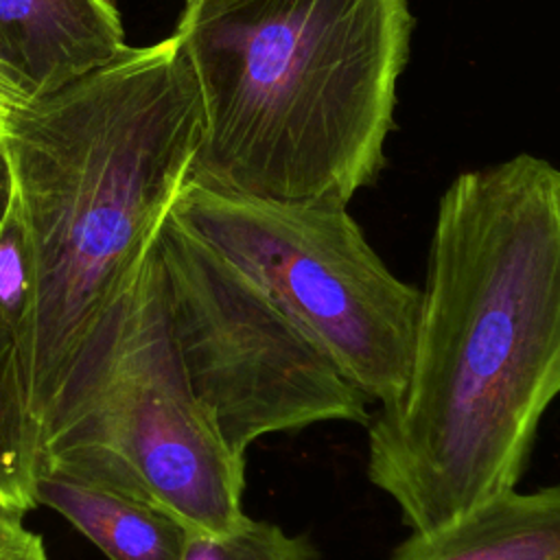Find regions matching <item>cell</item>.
Masks as SVG:
<instances>
[{
  "instance_id": "cell-1",
  "label": "cell",
  "mask_w": 560,
  "mask_h": 560,
  "mask_svg": "<svg viewBox=\"0 0 560 560\" xmlns=\"http://www.w3.org/2000/svg\"><path fill=\"white\" fill-rule=\"evenodd\" d=\"M560 396V168L527 153L442 192L402 392L368 422V479L411 532L518 486Z\"/></svg>"
},
{
  "instance_id": "cell-2",
  "label": "cell",
  "mask_w": 560,
  "mask_h": 560,
  "mask_svg": "<svg viewBox=\"0 0 560 560\" xmlns=\"http://www.w3.org/2000/svg\"><path fill=\"white\" fill-rule=\"evenodd\" d=\"M201 127L175 31L7 114L0 133L37 273L28 363L37 438L186 186Z\"/></svg>"
},
{
  "instance_id": "cell-3",
  "label": "cell",
  "mask_w": 560,
  "mask_h": 560,
  "mask_svg": "<svg viewBox=\"0 0 560 560\" xmlns=\"http://www.w3.org/2000/svg\"><path fill=\"white\" fill-rule=\"evenodd\" d=\"M411 28L407 0H184L203 116L188 182L348 206L383 168Z\"/></svg>"
},
{
  "instance_id": "cell-4",
  "label": "cell",
  "mask_w": 560,
  "mask_h": 560,
  "mask_svg": "<svg viewBox=\"0 0 560 560\" xmlns=\"http://www.w3.org/2000/svg\"><path fill=\"white\" fill-rule=\"evenodd\" d=\"M35 472L151 501L188 532L223 534L247 518L245 455L225 444L192 394L153 241L42 424Z\"/></svg>"
},
{
  "instance_id": "cell-5",
  "label": "cell",
  "mask_w": 560,
  "mask_h": 560,
  "mask_svg": "<svg viewBox=\"0 0 560 560\" xmlns=\"http://www.w3.org/2000/svg\"><path fill=\"white\" fill-rule=\"evenodd\" d=\"M171 217L249 278L368 402L405 387L420 287L400 280L339 203L276 201L186 182Z\"/></svg>"
},
{
  "instance_id": "cell-6",
  "label": "cell",
  "mask_w": 560,
  "mask_h": 560,
  "mask_svg": "<svg viewBox=\"0 0 560 560\" xmlns=\"http://www.w3.org/2000/svg\"><path fill=\"white\" fill-rule=\"evenodd\" d=\"M153 252L192 394L234 453L322 422L368 427L370 402L326 352L171 212Z\"/></svg>"
},
{
  "instance_id": "cell-7",
  "label": "cell",
  "mask_w": 560,
  "mask_h": 560,
  "mask_svg": "<svg viewBox=\"0 0 560 560\" xmlns=\"http://www.w3.org/2000/svg\"><path fill=\"white\" fill-rule=\"evenodd\" d=\"M125 48L112 0H0V66L26 98L66 85Z\"/></svg>"
},
{
  "instance_id": "cell-8",
  "label": "cell",
  "mask_w": 560,
  "mask_h": 560,
  "mask_svg": "<svg viewBox=\"0 0 560 560\" xmlns=\"http://www.w3.org/2000/svg\"><path fill=\"white\" fill-rule=\"evenodd\" d=\"M389 560H560V483L512 488L448 525L411 532Z\"/></svg>"
},
{
  "instance_id": "cell-9",
  "label": "cell",
  "mask_w": 560,
  "mask_h": 560,
  "mask_svg": "<svg viewBox=\"0 0 560 560\" xmlns=\"http://www.w3.org/2000/svg\"><path fill=\"white\" fill-rule=\"evenodd\" d=\"M33 499L59 512L109 560H182L190 534L151 501L66 475L35 472Z\"/></svg>"
},
{
  "instance_id": "cell-10",
  "label": "cell",
  "mask_w": 560,
  "mask_h": 560,
  "mask_svg": "<svg viewBox=\"0 0 560 560\" xmlns=\"http://www.w3.org/2000/svg\"><path fill=\"white\" fill-rule=\"evenodd\" d=\"M37 429L28 368L18 339L0 324V494L33 510Z\"/></svg>"
},
{
  "instance_id": "cell-11",
  "label": "cell",
  "mask_w": 560,
  "mask_h": 560,
  "mask_svg": "<svg viewBox=\"0 0 560 560\" xmlns=\"http://www.w3.org/2000/svg\"><path fill=\"white\" fill-rule=\"evenodd\" d=\"M37 306V273L18 195L0 223V324L18 339L31 363Z\"/></svg>"
},
{
  "instance_id": "cell-12",
  "label": "cell",
  "mask_w": 560,
  "mask_h": 560,
  "mask_svg": "<svg viewBox=\"0 0 560 560\" xmlns=\"http://www.w3.org/2000/svg\"><path fill=\"white\" fill-rule=\"evenodd\" d=\"M182 560H317V547L308 534H289L247 516L223 534L190 532Z\"/></svg>"
},
{
  "instance_id": "cell-13",
  "label": "cell",
  "mask_w": 560,
  "mask_h": 560,
  "mask_svg": "<svg viewBox=\"0 0 560 560\" xmlns=\"http://www.w3.org/2000/svg\"><path fill=\"white\" fill-rule=\"evenodd\" d=\"M0 560H48V553L42 536L22 525L0 547Z\"/></svg>"
},
{
  "instance_id": "cell-14",
  "label": "cell",
  "mask_w": 560,
  "mask_h": 560,
  "mask_svg": "<svg viewBox=\"0 0 560 560\" xmlns=\"http://www.w3.org/2000/svg\"><path fill=\"white\" fill-rule=\"evenodd\" d=\"M15 199V179H13V168H11V158L4 144V138L0 133V223L9 214L11 206Z\"/></svg>"
},
{
  "instance_id": "cell-15",
  "label": "cell",
  "mask_w": 560,
  "mask_h": 560,
  "mask_svg": "<svg viewBox=\"0 0 560 560\" xmlns=\"http://www.w3.org/2000/svg\"><path fill=\"white\" fill-rule=\"evenodd\" d=\"M26 512L28 510L0 494V547L24 525Z\"/></svg>"
},
{
  "instance_id": "cell-16",
  "label": "cell",
  "mask_w": 560,
  "mask_h": 560,
  "mask_svg": "<svg viewBox=\"0 0 560 560\" xmlns=\"http://www.w3.org/2000/svg\"><path fill=\"white\" fill-rule=\"evenodd\" d=\"M26 101V96L22 94V90L18 88V83L4 72V68L0 66V127H2V122H4V118H7V114L15 107V105H20V103H24Z\"/></svg>"
}]
</instances>
